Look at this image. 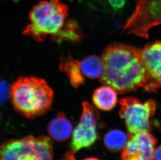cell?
Masks as SVG:
<instances>
[{"label":"cell","instance_id":"cell-19","mask_svg":"<svg viewBox=\"0 0 161 160\" xmlns=\"http://www.w3.org/2000/svg\"><path fill=\"white\" fill-rule=\"evenodd\" d=\"M0 120H1V115H0Z\"/></svg>","mask_w":161,"mask_h":160},{"label":"cell","instance_id":"cell-7","mask_svg":"<svg viewBox=\"0 0 161 160\" xmlns=\"http://www.w3.org/2000/svg\"><path fill=\"white\" fill-rule=\"evenodd\" d=\"M129 135L122 150V160H154L157 139L150 132Z\"/></svg>","mask_w":161,"mask_h":160},{"label":"cell","instance_id":"cell-6","mask_svg":"<svg viewBox=\"0 0 161 160\" xmlns=\"http://www.w3.org/2000/svg\"><path fill=\"white\" fill-rule=\"evenodd\" d=\"M99 121L100 113L97 108L88 102L84 101L80 120L72 133L70 151L67 153L74 155L81 149L89 147L95 143L98 137Z\"/></svg>","mask_w":161,"mask_h":160},{"label":"cell","instance_id":"cell-17","mask_svg":"<svg viewBox=\"0 0 161 160\" xmlns=\"http://www.w3.org/2000/svg\"><path fill=\"white\" fill-rule=\"evenodd\" d=\"M84 160H99V159H97V158H96V157H88V158H86V159H84Z\"/></svg>","mask_w":161,"mask_h":160},{"label":"cell","instance_id":"cell-14","mask_svg":"<svg viewBox=\"0 0 161 160\" xmlns=\"http://www.w3.org/2000/svg\"><path fill=\"white\" fill-rule=\"evenodd\" d=\"M128 138V134H125L122 130H111L105 135L104 144L108 151L112 152H117L123 150Z\"/></svg>","mask_w":161,"mask_h":160},{"label":"cell","instance_id":"cell-16","mask_svg":"<svg viewBox=\"0 0 161 160\" xmlns=\"http://www.w3.org/2000/svg\"><path fill=\"white\" fill-rule=\"evenodd\" d=\"M154 160H161V145L155 149Z\"/></svg>","mask_w":161,"mask_h":160},{"label":"cell","instance_id":"cell-5","mask_svg":"<svg viewBox=\"0 0 161 160\" xmlns=\"http://www.w3.org/2000/svg\"><path fill=\"white\" fill-rule=\"evenodd\" d=\"M135 8L126 20L122 33L147 39L149 31L161 24V0H135Z\"/></svg>","mask_w":161,"mask_h":160},{"label":"cell","instance_id":"cell-15","mask_svg":"<svg viewBox=\"0 0 161 160\" xmlns=\"http://www.w3.org/2000/svg\"><path fill=\"white\" fill-rule=\"evenodd\" d=\"M8 93H9V89H8V86L4 82L0 81V104L5 100Z\"/></svg>","mask_w":161,"mask_h":160},{"label":"cell","instance_id":"cell-10","mask_svg":"<svg viewBox=\"0 0 161 160\" xmlns=\"http://www.w3.org/2000/svg\"><path fill=\"white\" fill-rule=\"evenodd\" d=\"M72 124L62 112L58 113L49 123L47 131L51 137L58 142L69 139L72 134Z\"/></svg>","mask_w":161,"mask_h":160},{"label":"cell","instance_id":"cell-3","mask_svg":"<svg viewBox=\"0 0 161 160\" xmlns=\"http://www.w3.org/2000/svg\"><path fill=\"white\" fill-rule=\"evenodd\" d=\"M69 17V8L61 0H44L34 5L29 13L31 23L23 34L41 42L51 36L56 41Z\"/></svg>","mask_w":161,"mask_h":160},{"label":"cell","instance_id":"cell-4","mask_svg":"<svg viewBox=\"0 0 161 160\" xmlns=\"http://www.w3.org/2000/svg\"><path fill=\"white\" fill-rule=\"evenodd\" d=\"M119 115L124 120L128 134L150 132L152 126V118L156 111L153 99L142 102L138 98L128 97L119 101Z\"/></svg>","mask_w":161,"mask_h":160},{"label":"cell","instance_id":"cell-18","mask_svg":"<svg viewBox=\"0 0 161 160\" xmlns=\"http://www.w3.org/2000/svg\"><path fill=\"white\" fill-rule=\"evenodd\" d=\"M13 1H19V0H13Z\"/></svg>","mask_w":161,"mask_h":160},{"label":"cell","instance_id":"cell-2","mask_svg":"<svg viewBox=\"0 0 161 160\" xmlns=\"http://www.w3.org/2000/svg\"><path fill=\"white\" fill-rule=\"evenodd\" d=\"M9 96L17 112L26 118H34L49 111L54 94L50 86L44 79L23 77L11 85Z\"/></svg>","mask_w":161,"mask_h":160},{"label":"cell","instance_id":"cell-8","mask_svg":"<svg viewBox=\"0 0 161 160\" xmlns=\"http://www.w3.org/2000/svg\"><path fill=\"white\" fill-rule=\"evenodd\" d=\"M16 160H53L52 140L44 136L23 138L17 148Z\"/></svg>","mask_w":161,"mask_h":160},{"label":"cell","instance_id":"cell-11","mask_svg":"<svg viewBox=\"0 0 161 160\" xmlns=\"http://www.w3.org/2000/svg\"><path fill=\"white\" fill-rule=\"evenodd\" d=\"M117 92L113 88L104 85L97 88L92 96L93 103L97 109L108 111L112 110L117 104Z\"/></svg>","mask_w":161,"mask_h":160},{"label":"cell","instance_id":"cell-9","mask_svg":"<svg viewBox=\"0 0 161 160\" xmlns=\"http://www.w3.org/2000/svg\"><path fill=\"white\" fill-rule=\"evenodd\" d=\"M141 53L154 93L157 92L161 88V41L147 44Z\"/></svg>","mask_w":161,"mask_h":160},{"label":"cell","instance_id":"cell-12","mask_svg":"<svg viewBox=\"0 0 161 160\" xmlns=\"http://www.w3.org/2000/svg\"><path fill=\"white\" fill-rule=\"evenodd\" d=\"M59 69L65 73L70 84L75 88L77 89L85 83V77L82 73L80 61L74 59L70 56L63 58L61 59Z\"/></svg>","mask_w":161,"mask_h":160},{"label":"cell","instance_id":"cell-13","mask_svg":"<svg viewBox=\"0 0 161 160\" xmlns=\"http://www.w3.org/2000/svg\"><path fill=\"white\" fill-rule=\"evenodd\" d=\"M82 73L90 79H100L103 72L104 66L102 58L96 55H90L81 61Z\"/></svg>","mask_w":161,"mask_h":160},{"label":"cell","instance_id":"cell-1","mask_svg":"<svg viewBox=\"0 0 161 160\" xmlns=\"http://www.w3.org/2000/svg\"><path fill=\"white\" fill-rule=\"evenodd\" d=\"M103 72L101 83L120 94L143 88L154 93L142 58L141 49L121 43L110 44L102 54Z\"/></svg>","mask_w":161,"mask_h":160}]
</instances>
